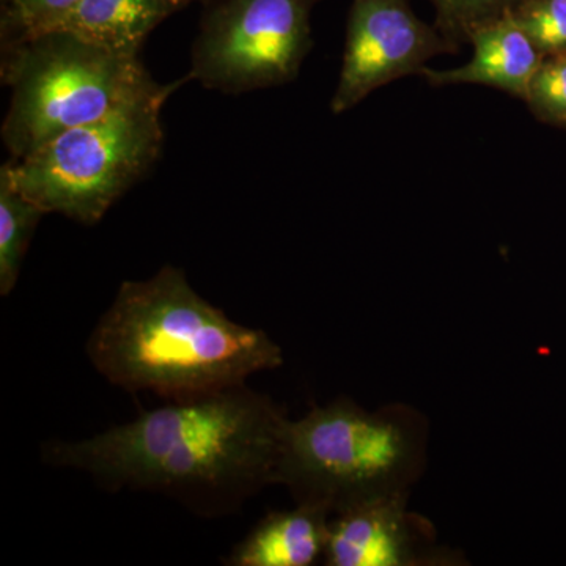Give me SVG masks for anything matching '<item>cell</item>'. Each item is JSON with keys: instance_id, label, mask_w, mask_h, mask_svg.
<instances>
[{"instance_id": "9a60e30c", "label": "cell", "mask_w": 566, "mask_h": 566, "mask_svg": "<svg viewBox=\"0 0 566 566\" xmlns=\"http://www.w3.org/2000/svg\"><path fill=\"white\" fill-rule=\"evenodd\" d=\"M512 17L545 57L566 54V0H526Z\"/></svg>"}, {"instance_id": "7a4b0ae2", "label": "cell", "mask_w": 566, "mask_h": 566, "mask_svg": "<svg viewBox=\"0 0 566 566\" xmlns=\"http://www.w3.org/2000/svg\"><path fill=\"white\" fill-rule=\"evenodd\" d=\"M85 353L112 386L166 401L245 385L283 364L270 335L233 322L172 264L145 281L122 283Z\"/></svg>"}, {"instance_id": "ba28073f", "label": "cell", "mask_w": 566, "mask_h": 566, "mask_svg": "<svg viewBox=\"0 0 566 566\" xmlns=\"http://www.w3.org/2000/svg\"><path fill=\"white\" fill-rule=\"evenodd\" d=\"M409 493H392L356 502L333 513L327 527L324 565H422L433 536L423 520L408 512Z\"/></svg>"}, {"instance_id": "e0dca14e", "label": "cell", "mask_w": 566, "mask_h": 566, "mask_svg": "<svg viewBox=\"0 0 566 566\" xmlns=\"http://www.w3.org/2000/svg\"><path fill=\"white\" fill-rule=\"evenodd\" d=\"M196 2V0H178V3H180L181 9H185V7H188L189 3ZM202 2L207 3L210 2V0H202Z\"/></svg>"}, {"instance_id": "277c9868", "label": "cell", "mask_w": 566, "mask_h": 566, "mask_svg": "<svg viewBox=\"0 0 566 566\" xmlns=\"http://www.w3.org/2000/svg\"><path fill=\"white\" fill-rule=\"evenodd\" d=\"M424 423L401 406L368 412L353 401H333L290 420L279 485L296 504L331 513L356 502L409 493L422 474Z\"/></svg>"}, {"instance_id": "2e32d148", "label": "cell", "mask_w": 566, "mask_h": 566, "mask_svg": "<svg viewBox=\"0 0 566 566\" xmlns=\"http://www.w3.org/2000/svg\"><path fill=\"white\" fill-rule=\"evenodd\" d=\"M524 102L543 120L566 122V54L546 55Z\"/></svg>"}, {"instance_id": "8992f818", "label": "cell", "mask_w": 566, "mask_h": 566, "mask_svg": "<svg viewBox=\"0 0 566 566\" xmlns=\"http://www.w3.org/2000/svg\"><path fill=\"white\" fill-rule=\"evenodd\" d=\"M318 2L210 0L186 77L232 95L289 84L312 50V11Z\"/></svg>"}, {"instance_id": "52a82bcc", "label": "cell", "mask_w": 566, "mask_h": 566, "mask_svg": "<svg viewBox=\"0 0 566 566\" xmlns=\"http://www.w3.org/2000/svg\"><path fill=\"white\" fill-rule=\"evenodd\" d=\"M458 51L434 24L417 17L411 0H353L331 111L344 114L390 82L420 76L431 59Z\"/></svg>"}, {"instance_id": "4fadbf2b", "label": "cell", "mask_w": 566, "mask_h": 566, "mask_svg": "<svg viewBox=\"0 0 566 566\" xmlns=\"http://www.w3.org/2000/svg\"><path fill=\"white\" fill-rule=\"evenodd\" d=\"M434 9V25L446 39L463 46L483 25L510 17L526 0H428Z\"/></svg>"}, {"instance_id": "7c38bea8", "label": "cell", "mask_w": 566, "mask_h": 566, "mask_svg": "<svg viewBox=\"0 0 566 566\" xmlns=\"http://www.w3.org/2000/svg\"><path fill=\"white\" fill-rule=\"evenodd\" d=\"M48 214L14 182L11 164L0 169V296H9L20 279L36 227Z\"/></svg>"}, {"instance_id": "5bb4252c", "label": "cell", "mask_w": 566, "mask_h": 566, "mask_svg": "<svg viewBox=\"0 0 566 566\" xmlns=\"http://www.w3.org/2000/svg\"><path fill=\"white\" fill-rule=\"evenodd\" d=\"M82 0H3L2 43L55 31Z\"/></svg>"}, {"instance_id": "8fae6325", "label": "cell", "mask_w": 566, "mask_h": 566, "mask_svg": "<svg viewBox=\"0 0 566 566\" xmlns=\"http://www.w3.org/2000/svg\"><path fill=\"white\" fill-rule=\"evenodd\" d=\"M178 10V0H82L55 31L74 32L118 54L139 57L148 35Z\"/></svg>"}, {"instance_id": "9c48e42d", "label": "cell", "mask_w": 566, "mask_h": 566, "mask_svg": "<svg viewBox=\"0 0 566 566\" xmlns=\"http://www.w3.org/2000/svg\"><path fill=\"white\" fill-rule=\"evenodd\" d=\"M469 44L474 48V55L464 65L452 70L424 66L420 76L434 87L486 85L526 99L528 85L545 61V55L517 25L512 14L480 28L472 33Z\"/></svg>"}, {"instance_id": "3957f363", "label": "cell", "mask_w": 566, "mask_h": 566, "mask_svg": "<svg viewBox=\"0 0 566 566\" xmlns=\"http://www.w3.org/2000/svg\"><path fill=\"white\" fill-rule=\"evenodd\" d=\"M2 82L11 88L2 139L13 161L76 126L161 92L139 57L70 31L2 43Z\"/></svg>"}, {"instance_id": "30bf717a", "label": "cell", "mask_w": 566, "mask_h": 566, "mask_svg": "<svg viewBox=\"0 0 566 566\" xmlns=\"http://www.w3.org/2000/svg\"><path fill=\"white\" fill-rule=\"evenodd\" d=\"M333 513L324 506L296 504L268 513L223 557L229 566H311L322 560Z\"/></svg>"}, {"instance_id": "6da1fadb", "label": "cell", "mask_w": 566, "mask_h": 566, "mask_svg": "<svg viewBox=\"0 0 566 566\" xmlns=\"http://www.w3.org/2000/svg\"><path fill=\"white\" fill-rule=\"evenodd\" d=\"M290 420L245 382L169 400L91 438L48 442L41 458L84 472L111 493L163 494L196 515L221 517L279 485Z\"/></svg>"}, {"instance_id": "5b68a950", "label": "cell", "mask_w": 566, "mask_h": 566, "mask_svg": "<svg viewBox=\"0 0 566 566\" xmlns=\"http://www.w3.org/2000/svg\"><path fill=\"white\" fill-rule=\"evenodd\" d=\"M186 80L69 129L20 161L11 159L18 188L48 214L95 226L158 161L164 104Z\"/></svg>"}]
</instances>
